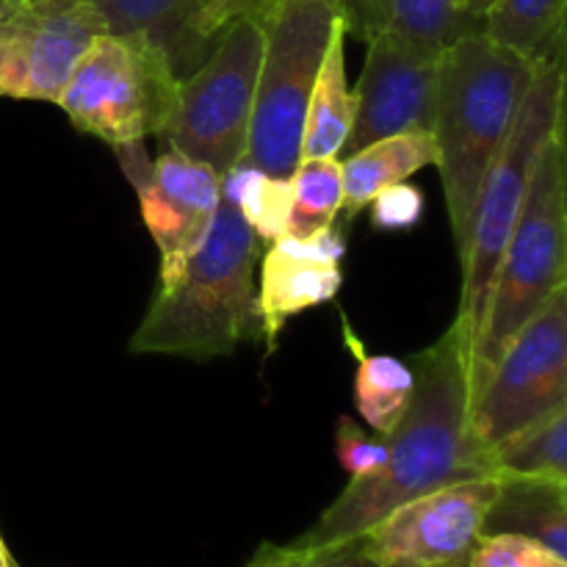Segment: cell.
Segmentation results:
<instances>
[{
	"label": "cell",
	"instance_id": "6da1fadb",
	"mask_svg": "<svg viewBox=\"0 0 567 567\" xmlns=\"http://www.w3.org/2000/svg\"><path fill=\"white\" fill-rule=\"evenodd\" d=\"M408 365L415 385L408 410L385 435V463L354 476L299 537L302 543L321 546L358 537L424 493L493 476L487 452L471 432V352L457 321Z\"/></svg>",
	"mask_w": 567,
	"mask_h": 567
},
{
	"label": "cell",
	"instance_id": "7a4b0ae2",
	"mask_svg": "<svg viewBox=\"0 0 567 567\" xmlns=\"http://www.w3.org/2000/svg\"><path fill=\"white\" fill-rule=\"evenodd\" d=\"M535 64L474 31L443 50L432 138L446 194L457 260L465 258L476 199L493 161L507 144L529 92Z\"/></svg>",
	"mask_w": 567,
	"mask_h": 567
},
{
	"label": "cell",
	"instance_id": "3957f363",
	"mask_svg": "<svg viewBox=\"0 0 567 567\" xmlns=\"http://www.w3.org/2000/svg\"><path fill=\"white\" fill-rule=\"evenodd\" d=\"M258 252L255 233L236 205L221 197L208 238L175 277L158 280L127 349L210 360L236 352L241 343L264 341L255 286Z\"/></svg>",
	"mask_w": 567,
	"mask_h": 567
},
{
	"label": "cell",
	"instance_id": "277c9868",
	"mask_svg": "<svg viewBox=\"0 0 567 567\" xmlns=\"http://www.w3.org/2000/svg\"><path fill=\"white\" fill-rule=\"evenodd\" d=\"M567 286L565 122L537 155L524 208L493 275L485 319L471 358V399L496 369L515 332Z\"/></svg>",
	"mask_w": 567,
	"mask_h": 567
},
{
	"label": "cell",
	"instance_id": "5b68a950",
	"mask_svg": "<svg viewBox=\"0 0 567 567\" xmlns=\"http://www.w3.org/2000/svg\"><path fill=\"white\" fill-rule=\"evenodd\" d=\"M258 20L264 50L244 161L277 177H291L302 158L310 92L332 28L343 20V0H269Z\"/></svg>",
	"mask_w": 567,
	"mask_h": 567
},
{
	"label": "cell",
	"instance_id": "8992f818",
	"mask_svg": "<svg viewBox=\"0 0 567 567\" xmlns=\"http://www.w3.org/2000/svg\"><path fill=\"white\" fill-rule=\"evenodd\" d=\"M563 122L565 64H535V75H532L529 92L520 105L513 133L482 183L474 221H471L468 249H465V258L460 260L463 291H460V308L454 321L468 341L471 358H474L476 338H480L482 319H485L493 275H496L509 233L524 208L537 155Z\"/></svg>",
	"mask_w": 567,
	"mask_h": 567
},
{
	"label": "cell",
	"instance_id": "52a82bcc",
	"mask_svg": "<svg viewBox=\"0 0 567 567\" xmlns=\"http://www.w3.org/2000/svg\"><path fill=\"white\" fill-rule=\"evenodd\" d=\"M181 75L169 55L138 33H97L72 66L59 109L81 133L120 147L158 136Z\"/></svg>",
	"mask_w": 567,
	"mask_h": 567
},
{
	"label": "cell",
	"instance_id": "ba28073f",
	"mask_svg": "<svg viewBox=\"0 0 567 567\" xmlns=\"http://www.w3.org/2000/svg\"><path fill=\"white\" fill-rule=\"evenodd\" d=\"M264 28L244 14L221 28L208 55L177 81L175 103L158 142L214 166L219 175L241 164L252 125Z\"/></svg>",
	"mask_w": 567,
	"mask_h": 567
},
{
	"label": "cell",
	"instance_id": "9c48e42d",
	"mask_svg": "<svg viewBox=\"0 0 567 567\" xmlns=\"http://www.w3.org/2000/svg\"><path fill=\"white\" fill-rule=\"evenodd\" d=\"M567 408V286L520 327L471 399V432L493 449L524 426Z\"/></svg>",
	"mask_w": 567,
	"mask_h": 567
},
{
	"label": "cell",
	"instance_id": "30bf717a",
	"mask_svg": "<svg viewBox=\"0 0 567 567\" xmlns=\"http://www.w3.org/2000/svg\"><path fill=\"white\" fill-rule=\"evenodd\" d=\"M116 161L142 205L144 227L161 252V277H175L203 247L221 203V175L214 166L164 147L150 161L144 142L114 147Z\"/></svg>",
	"mask_w": 567,
	"mask_h": 567
},
{
	"label": "cell",
	"instance_id": "8fae6325",
	"mask_svg": "<svg viewBox=\"0 0 567 567\" xmlns=\"http://www.w3.org/2000/svg\"><path fill=\"white\" fill-rule=\"evenodd\" d=\"M496 493V476L424 493L363 532L369 554L380 567H465Z\"/></svg>",
	"mask_w": 567,
	"mask_h": 567
},
{
	"label": "cell",
	"instance_id": "7c38bea8",
	"mask_svg": "<svg viewBox=\"0 0 567 567\" xmlns=\"http://www.w3.org/2000/svg\"><path fill=\"white\" fill-rule=\"evenodd\" d=\"M103 31L89 0H22L0 22V97L59 103L75 61Z\"/></svg>",
	"mask_w": 567,
	"mask_h": 567
},
{
	"label": "cell",
	"instance_id": "4fadbf2b",
	"mask_svg": "<svg viewBox=\"0 0 567 567\" xmlns=\"http://www.w3.org/2000/svg\"><path fill=\"white\" fill-rule=\"evenodd\" d=\"M365 64L354 89V120L341 155H352L380 138L430 131L435 120L443 53L413 48L391 31L365 37Z\"/></svg>",
	"mask_w": 567,
	"mask_h": 567
},
{
	"label": "cell",
	"instance_id": "5bb4252c",
	"mask_svg": "<svg viewBox=\"0 0 567 567\" xmlns=\"http://www.w3.org/2000/svg\"><path fill=\"white\" fill-rule=\"evenodd\" d=\"M343 255L347 238L338 225L308 238L282 236L271 241L260 264L258 286V313L269 352L277 347L288 319L336 299L343 282Z\"/></svg>",
	"mask_w": 567,
	"mask_h": 567
},
{
	"label": "cell",
	"instance_id": "9a60e30c",
	"mask_svg": "<svg viewBox=\"0 0 567 567\" xmlns=\"http://www.w3.org/2000/svg\"><path fill=\"white\" fill-rule=\"evenodd\" d=\"M349 33L369 37L391 31L413 48L443 53L457 39L482 31V20L471 17L460 0H343Z\"/></svg>",
	"mask_w": 567,
	"mask_h": 567
},
{
	"label": "cell",
	"instance_id": "2e32d148",
	"mask_svg": "<svg viewBox=\"0 0 567 567\" xmlns=\"http://www.w3.org/2000/svg\"><path fill=\"white\" fill-rule=\"evenodd\" d=\"M482 535H520L567 559V485L504 476Z\"/></svg>",
	"mask_w": 567,
	"mask_h": 567
},
{
	"label": "cell",
	"instance_id": "e0dca14e",
	"mask_svg": "<svg viewBox=\"0 0 567 567\" xmlns=\"http://www.w3.org/2000/svg\"><path fill=\"white\" fill-rule=\"evenodd\" d=\"M435 164L437 147L430 131L396 133L347 155V161H341V214L347 216V221H352L360 210L369 208V203L382 188L410 181L415 172Z\"/></svg>",
	"mask_w": 567,
	"mask_h": 567
},
{
	"label": "cell",
	"instance_id": "ac0fdd59",
	"mask_svg": "<svg viewBox=\"0 0 567 567\" xmlns=\"http://www.w3.org/2000/svg\"><path fill=\"white\" fill-rule=\"evenodd\" d=\"M347 20H338L308 100L302 158H341L352 131L354 92L347 83Z\"/></svg>",
	"mask_w": 567,
	"mask_h": 567
},
{
	"label": "cell",
	"instance_id": "d6986e66",
	"mask_svg": "<svg viewBox=\"0 0 567 567\" xmlns=\"http://www.w3.org/2000/svg\"><path fill=\"white\" fill-rule=\"evenodd\" d=\"M109 33H138L169 55L177 75L194 66L188 28L208 0H89Z\"/></svg>",
	"mask_w": 567,
	"mask_h": 567
},
{
	"label": "cell",
	"instance_id": "ffe728a7",
	"mask_svg": "<svg viewBox=\"0 0 567 567\" xmlns=\"http://www.w3.org/2000/svg\"><path fill=\"white\" fill-rule=\"evenodd\" d=\"M567 0H493L482 31L532 64H565Z\"/></svg>",
	"mask_w": 567,
	"mask_h": 567
},
{
	"label": "cell",
	"instance_id": "44dd1931",
	"mask_svg": "<svg viewBox=\"0 0 567 567\" xmlns=\"http://www.w3.org/2000/svg\"><path fill=\"white\" fill-rule=\"evenodd\" d=\"M487 463L496 480H551L567 485V408L487 449Z\"/></svg>",
	"mask_w": 567,
	"mask_h": 567
},
{
	"label": "cell",
	"instance_id": "7402d4cb",
	"mask_svg": "<svg viewBox=\"0 0 567 567\" xmlns=\"http://www.w3.org/2000/svg\"><path fill=\"white\" fill-rule=\"evenodd\" d=\"M343 341L349 343L358 358V374H354V404L358 413L369 421L377 435H391L393 426L404 415L413 393L415 377L404 360L388 358V354H365L363 343L354 338L349 324H343Z\"/></svg>",
	"mask_w": 567,
	"mask_h": 567
},
{
	"label": "cell",
	"instance_id": "603a6c76",
	"mask_svg": "<svg viewBox=\"0 0 567 567\" xmlns=\"http://www.w3.org/2000/svg\"><path fill=\"white\" fill-rule=\"evenodd\" d=\"M221 197L236 205L241 219L260 244H271L288 233L291 181L241 161L221 175Z\"/></svg>",
	"mask_w": 567,
	"mask_h": 567
},
{
	"label": "cell",
	"instance_id": "cb8c5ba5",
	"mask_svg": "<svg viewBox=\"0 0 567 567\" xmlns=\"http://www.w3.org/2000/svg\"><path fill=\"white\" fill-rule=\"evenodd\" d=\"M291 216L288 233L308 238L336 225L343 205L341 158H299L291 172Z\"/></svg>",
	"mask_w": 567,
	"mask_h": 567
},
{
	"label": "cell",
	"instance_id": "d4e9b609",
	"mask_svg": "<svg viewBox=\"0 0 567 567\" xmlns=\"http://www.w3.org/2000/svg\"><path fill=\"white\" fill-rule=\"evenodd\" d=\"M247 567H380L374 557L369 554L365 537H347V540L321 543V546H310V543L293 540L288 546H275V543H264L249 559Z\"/></svg>",
	"mask_w": 567,
	"mask_h": 567
},
{
	"label": "cell",
	"instance_id": "484cf974",
	"mask_svg": "<svg viewBox=\"0 0 567 567\" xmlns=\"http://www.w3.org/2000/svg\"><path fill=\"white\" fill-rule=\"evenodd\" d=\"M465 567H567V559L529 537L482 535Z\"/></svg>",
	"mask_w": 567,
	"mask_h": 567
},
{
	"label": "cell",
	"instance_id": "4316f807",
	"mask_svg": "<svg viewBox=\"0 0 567 567\" xmlns=\"http://www.w3.org/2000/svg\"><path fill=\"white\" fill-rule=\"evenodd\" d=\"M336 454L341 468L354 480V476L371 474V471H377L385 463L388 441L385 435L371 437L358 421L341 415L336 430Z\"/></svg>",
	"mask_w": 567,
	"mask_h": 567
},
{
	"label": "cell",
	"instance_id": "83f0119b",
	"mask_svg": "<svg viewBox=\"0 0 567 567\" xmlns=\"http://www.w3.org/2000/svg\"><path fill=\"white\" fill-rule=\"evenodd\" d=\"M266 3L269 0H208L188 28V48H192L194 64H199L208 55L210 44L219 37L221 28H227L244 14H258Z\"/></svg>",
	"mask_w": 567,
	"mask_h": 567
},
{
	"label": "cell",
	"instance_id": "f1b7e54d",
	"mask_svg": "<svg viewBox=\"0 0 567 567\" xmlns=\"http://www.w3.org/2000/svg\"><path fill=\"white\" fill-rule=\"evenodd\" d=\"M369 208L371 225H374L377 230H410V227L419 225L421 216H424V194L404 181L396 183V186L382 188V192L371 199Z\"/></svg>",
	"mask_w": 567,
	"mask_h": 567
},
{
	"label": "cell",
	"instance_id": "f546056e",
	"mask_svg": "<svg viewBox=\"0 0 567 567\" xmlns=\"http://www.w3.org/2000/svg\"><path fill=\"white\" fill-rule=\"evenodd\" d=\"M463 3V9L468 11L471 17H476V20H482V14L487 11V6L493 3V0H460Z\"/></svg>",
	"mask_w": 567,
	"mask_h": 567
},
{
	"label": "cell",
	"instance_id": "4dcf8cb0",
	"mask_svg": "<svg viewBox=\"0 0 567 567\" xmlns=\"http://www.w3.org/2000/svg\"><path fill=\"white\" fill-rule=\"evenodd\" d=\"M22 6V0H0V22L9 20L17 9Z\"/></svg>",
	"mask_w": 567,
	"mask_h": 567
},
{
	"label": "cell",
	"instance_id": "1f68e13d",
	"mask_svg": "<svg viewBox=\"0 0 567 567\" xmlns=\"http://www.w3.org/2000/svg\"><path fill=\"white\" fill-rule=\"evenodd\" d=\"M0 567H14V559H11L9 548H6L3 537H0Z\"/></svg>",
	"mask_w": 567,
	"mask_h": 567
}]
</instances>
